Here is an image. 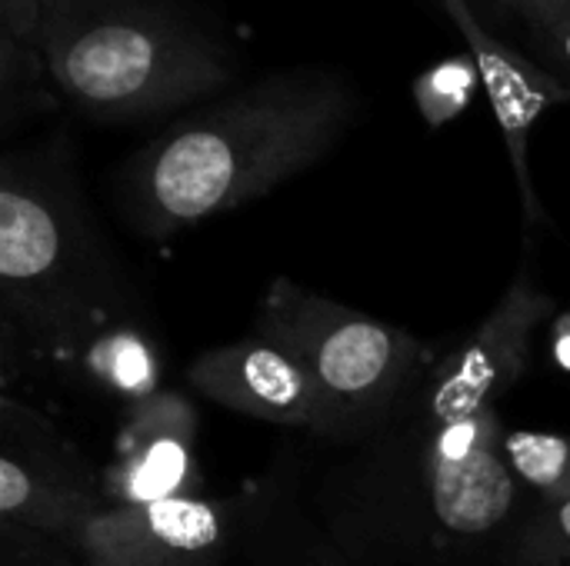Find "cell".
I'll use <instances>...</instances> for the list:
<instances>
[{
  "instance_id": "obj_13",
  "label": "cell",
  "mask_w": 570,
  "mask_h": 566,
  "mask_svg": "<svg viewBox=\"0 0 570 566\" xmlns=\"http://www.w3.org/2000/svg\"><path fill=\"white\" fill-rule=\"evenodd\" d=\"M501 450L531 504H554L570 497V437L504 427Z\"/></svg>"
},
{
  "instance_id": "obj_6",
  "label": "cell",
  "mask_w": 570,
  "mask_h": 566,
  "mask_svg": "<svg viewBox=\"0 0 570 566\" xmlns=\"http://www.w3.org/2000/svg\"><path fill=\"white\" fill-rule=\"evenodd\" d=\"M20 374H47V380L124 414L164 390V344L144 300L107 307L0 350V390H10Z\"/></svg>"
},
{
  "instance_id": "obj_18",
  "label": "cell",
  "mask_w": 570,
  "mask_h": 566,
  "mask_svg": "<svg viewBox=\"0 0 570 566\" xmlns=\"http://www.w3.org/2000/svg\"><path fill=\"white\" fill-rule=\"evenodd\" d=\"M47 0H0V40L40 47V17Z\"/></svg>"
},
{
  "instance_id": "obj_8",
  "label": "cell",
  "mask_w": 570,
  "mask_h": 566,
  "mask_svg": "<svg viewBox=\"0 0 570 566\" xmlns=\"http://www.w3.org/2000/svg\"><path fill=\"white\" fill-rule=\"evenodd\" d=\"M104 507L97 467L33 404L0 394V520L70 540Z\"/></svg>"
},
{
  "instance_id": "obj_3",
  "label": "cell",
  "mask_w": 570,
  "mask_h": 566,
  "mask_svg": "<svg viewBox=\"0 0 570 566\" xmlns=\"http://www.w3.org/2000/svg\"><path fill=\"white\" fill-rule=\"evenodd\" d=\"M140 300L87 200L73 133L53 130L7 150L0 157V350Z\"/></svg>"
},
{
  "instance_id": "obj_5",
  "label": "cell",
  "mask_w": 570,
  "mask_h": 566,
  "mask_svg": "<svg viewBox=\"0 0 570 566\" xmlns=\"http://www.w3.org/2000/svg\"><path fill=\"white\" fill-rule=\"evenodd\" d=\"M254 334L297 357L327 404L321 444L341 447L374 434L438 360L424 340L381 317L274 277L254 310Z\"/></svg>"
},
{
  "instance_id": "obj_17",
  "label": "cell",
  "mask_w": 570,
  "mask_h": 566,
  "mask_svg": "<svg viewBox=\"0 0 570 566\" xmlns=\"http://www.w3.org/2000/svg\"><path fill=\"white\" fill-rule=\"evenodd\" d=\"M491 3L508 17V23L518 33H524L528 43H534V53L548 67L551 47H554V33L570 17L568 0H491Z\"/></svg>"
},
{
  "instance_id": "obj_4",
  "label": "cell",
  "mask_w": 570,
  "mask_h": 566,
  "mask_svg": "<svg viewBox=\"0 0 570 566\" xmlns=\"http://www.w3.org/2000/svg\"><path fill=\"white\" fill-rule=\"evenodd\" d=\"M40 53L57 97L94 123L164 117L237 77L234 50L170 0H47Z\"/></svg>"
},
{
  "instance_id": "obj_1",
  "label": "cell",
  "mask_w": 570,
  "mask_h": 566,
  "mask_svg": "<svg viewBox=\"0 0 570 566\" xmlns=\"http://www.w3.org/2000/svg\"><path fill=\"white\" fill-rule=\"evenodd\" d=\"M504 427L498 410L441 417L414 387L374 434L304 460L307 504L354 566H494L534 507Z\"/></svg>"
},
{
  "instance_id": "obj_20",
  "label": "cell",
  "mask_w": 570,
  "mask_h": 566,
  "mask_svg": "<svg viewBox=\"0 0 570 566\" xmlns=\"http://www.w3.org/2000/svg\"><path fill=\"white\" fill-rule=\"evenodd\" d=\"M568 3H570V0H568Z\"/></svg>"
},
{
  "instance_id": "obj_7",
  "label": "cell",
  "mask_w": 570,
  "mask_h": 566,
  "mask_svg": "<svg viewBox=\"0 0 570 566\" xmlns=\"http://www.w3.org/2000/svg\"><path fill=\"white\" fill-rule=\"evenodd\" d=\"M558 317L554 297L541 287L534 244L528 240L524 260L491 307V314L454 350L438 357L417 384L424 404L441 417H478L498 410V404L521 384L531 367L534 334Z\"/></svg>"
},
{
  "instance_id": "obj_9",
  "label": "cell",
  "mask_w": 570,
  "mask_h": 566,
  "mask_svg": "<svg viewBox=\"0 0 570 566\" xmlns=\"http://www.w3.org/2000/svg\"><path fill=\"white\" fill-rule=\"evenodd\" d=\"M244 497H170L100 507L67 544L87 566H227L240 557Z\"/></svg>"
},
{
  "instance_id": "obj_19",
  "label": "cell",
  "mask_w": 570,
  "mask_h": 566,
  "mask_svg": "<svg viewBox=\"0 0 570 566\" xmlns=\"http://www.w3.org/2000/svg\"><path fill=\"white\" fill-rule=\"evenodd\" d=\"M554 357L570 370V310L554 317Z\"/></svg>"
},
{
  "instance_id": "obj_2",
  "label": "cell",
  "mask_w": 570,
  "mask_h": 566,
  "mask_svg": "<svg viewBox=\"0 0 570 566\" xmlns=\"http://www.w3.org/2000/svg\"><path fill=\"white\" fill-rule=\"evenodd\" d=\"M357 117L354 83L291 67L174 120L117 170V207L144 240L224 217L321 163Z\"/></svg>"
},
{
  "instance_id": "obj_14",
  "label": "cell",
  "mask_w": 570,
  "mask_h": 566,
  "mask_svg": "<svg viewBox=\"0 0 570 566\" xmlns=\"http://www.w3.org/2000/svg\"><path fill=\"white\" fill-rule=\"evenodd\" d=\"M63 100L53 90L40 47H20L0 40V133H13L20 123L53 113Z\"/></svg>"
},
{
  "instance_id": "obj_10",
  "label": "cell",
  "mask_w": 570,
  "mask_h": 566,
  "mask_svg": "<svg viewBox=\"0 0 570 566\" xmlns=\"http://www.w3.org/2000/svg\"><path fill=\"white\" fill-rule=\"evenodd\" d=\"M197 430L200 420L194 404L170 387L124 410L110 460L97 470L104 504L124 510L204 494Z\"/></svg>"
},
{
  "instance_id": "obj_15",
  "label": "cell",
  "mask_w": 570,
  "mask_h": 566,
  "mask_svg": "<svg viewBox=\"0 0 570 566\" xmlns=\"http://www.w3.org/2000/svg\"><path fill=\"white\" fill-rule=\"evenodd\" d=\"M494 566H570V497L534 504Z\"/></svg>"
},
{
  "instance_id": "obj_11",
  "label": "cell",
  "mask_w": 570,
  "mask_h": 566,
  "mask_svg": "<svg viewBox=\"0 0 570 566\" xmlns=\"http://www.w3.org/2000/svg\"><path fill=\"white\" fill-rule=\"evenodd\" d=\"M184 380L224 410L284 430H304L317 440L327 430V404L307 367L257 334L200 350Z\"/></svg>"
},
{
  "instance_id": "obj_12",
  "label": "cell",
  "mask_w": 570,
  "mask_h": 566,
  "mask_svg": "<svg viewBox=\"0 0 570 566\" xmlns=\"http://www.w3.org/2000/svg\"><path fill=\"white\" fill-rule=\"evenodd\" d=\"M240 497L244 566H354L307 504L301 450L281 447L271 470Z\"/></svg>"
},
{
  "instance_id": "obj_16",
  "label": "cell",
  "mask_w": 570,
  "mask_h": 566,
  "mask_svg": "<svg viewBox=\"0 0 570 566\" xmlns=\"http://www.w3.org/2000/svg\"><path fill=\"white\" fill-rule=\"evenodd\" d=\"M0 566H87L60 537L0 520Z\"/></svg>"
}]
</instances>
